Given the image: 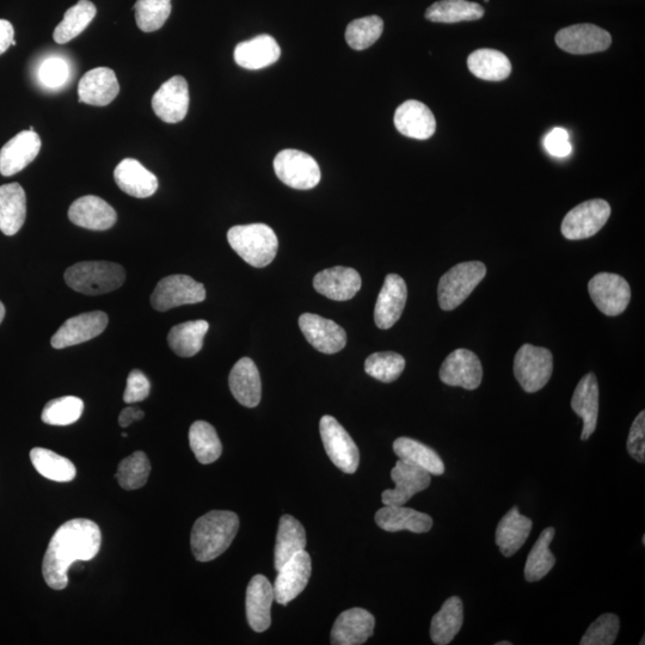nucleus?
Wrapping results in <instances>:
<instances>
[{"label":"nucleus","mask_w":645,"mask_h":645,"mask_svg":"<svg viewBox=\"0 0 645 645\" xmlns=\"http://www.w3.org/2000/svg\"><path fill=\"white\" fill-rule=\"evenodd\" d=\"M395 126L405 137L427 140L435 133L436 121L432 110L426 104L410 100L397 108Z\"/></svg>","instance_id":"a878e982"},{"label":"nucleus","mask_w":645,"mask_h":645,"mask_svg":"<svg viewBox=\"0 0 645 645\" xmlns=\"http://www.w3.org/2000/svg\"><path fill=\"white\" fill-rule=\"evenodd\" d=\"M145 413L138 408L129 407L121 411L119 416V425L122 428H127L135 421L143 420Z\"/></svg>","instance_id":"4d7b16f0"},{"label":"nucleus","mask_w":645,"mask_h":645,"mask_svg":"<svg viewBox=\"0 0 645 645\" xmlns=\"http://www.w3.org/2000/svg\"><path fill=\"white\" fill-rule=\"evenodd\" d=\"M171 0H137L134 5L135 21L144 33L161 29L171 14Z\"/></svg>","instance_id":"a18cd8bd"},{"label":"nucleus","mask_w":645,"mask_h":645,"mask_svg":"<svg viewBox=\"0 0 645 645\" xmlns=\"http://www.w3.org/2000/svg\"><path fill=\"white\" fill-rule=\"evenodd\" d=\"M376 619L373 614L362 608L344 611L331 630V644L361 645L374 634Z\"/></svg>","instance_id":"4be33fe9"},{"label":"nucleus","mask_w":645,"mask_h":645,"mask_svg":"<svg viewBox=\"0 0 645 645\" xmlns=\"http://www.w3.org/2000/svg\"><path fill=\"white\" fill-rule=\"evenodd\" d=\"M274 589L266 576L256 575L251 579L247 589V618L250 628L256 632L269 629L272 624V604Z\"/></svg>","instance_id":"b1692460"},{"label":"nucleus","mask_w":645,"mask_h":645,"mask_svg":"<svg viewBox=\"0 0 645 645\" xmlns=\"http://www.w3.org/2000/svg\"><path fill=\"white\" fill-rule=\"evenodd\" d=\"M483 16V6L468 0H440L426 11L427 20L434 23L477 21Z\"/></svg>","instance_id":"58836bf2"},{"label":"nucleus","mask_w":645,"mask_h":645,"mask_svg":"<svg viewBox=\"0 0 645 645\" xmlns=\"http://www.w3.org/2000/svg\"><path fill=\"white\" fill-rule=\"evenodd\" d=\"M70 67L61 58H49L43 61L39 70L40 81L49 89L60 88L69 79Z\"/></svg>","instance_id":"3c124183"},{"label":"nucleus","mask_w":645,"mask_h":645,"mask_svg":"<svg viewBox=\"0 0 645 645\" xmlns=\"http://www.w3.org/2000/svg\"><path fill=\"white\" fill-rule=\"evenodd\" d=\"M484 2H485V3H489V2H490V0H484Z\"/></svg>","instance_id":"052dcab7"},{"label":"nucleus","mask_w":645,"mask_h":645,"mask_svg":"<svg viewBox=\"0 0 645 645\" xmlns=\"http://www.w3.org/2000/svg\"><path fill=\"white\" fill-rule=\"evenodd\" d=\"M281 55L278 42L270 35H260L239 43L235 49L237 65L247 70H261L276 63Z\"/></svg>","instance_id":"7c9ffc66"},{"label":"nucleus","mask_w":645,"mask_h":645,"mask_svg":"<svg viewBox=\"0 0 645 645\" xmlns=\"http://www.w3.org/2000/svg\"><path fill=\"white\" fill-rule=\"evenodd\" d=\"M407 299V284L401 276L387 275L378 296L376 309H374V322L377 327L382 330L392 328L402 317Z\"/></svg>","instance_id":"aec40b11"},{"label":"nucleus","mask_w":645,"mask_h":645,"mask_svg":"<svg viewBox=\"0 0 645 645\" xmlns=\"http://www.w3.org/2000/svg\"><path fill=\"white\" fill-rule=\"evenodd\" d=\"M108 321L107 313L102 311L86 312L67 319L52 337V347L64 349L95 339L106 330Z\"/></svg>","instance_id":"4468645a"},{"label":"nucleus","mask_w":645,"mask_h":645,"mask_svg":"<svg viewBox=\"0 0 645 645\" xmlns=\"http://www.w3.org/2000/svg\"><path fill=\"white\" fill-rule=\"evenodd\" d=\"M468 67L472 75L488 82L505 81L512 72V64L507 55L488 48L471 53Z\"/></svg>","instance_id":"c9c22d12"},{"label":"nucleus","mask_w":645,"mask_h":645,"mask_svg":"<svg viewBox=\"0 0 645 645\" xmlns=\"http://www.w3.org/2000/svg\"><path fill=\"white\" fill-rule=\"evenodd\" d=\"M206 288L188 275H170L158 282L151 296L153 309L165 312L182 305L202 303Z\"/></svg>","instance_id":"0eeeda50"},{"label":"nucleus","mask_w":645,"mask_h":645,"mask_svg":"<svg viewBox=\"0 0 645 645\" xmlns=\"http://www.w3.org/2000/svg\"><path fill=\"white\" fill-rule=\"evenodd\" d=\"M4 317H5V307L2 304V301H0V324H2Z\"/></svg>","instance_id":"13d9d810"},{"label":"nucleus","mask_w":645,"mask_h":645,"mask_svg":"<svg viewBox=\"0 0 645 645\" xmlns=\"http://www.w3.org/2000/svg\"><path fill=\"white\" fill-rule=\"evenodd\" d=\"M442 383L476 390L482 383L483 368L478 356L469 349H457L447 356L439 372Z\"/></svg>","instance_id":"ddd939ff"},{"label":"nucleus","mask_w":645,"mask_h":645,"mask_svg":"<svg viewBox=\"0 0 645 645\" xmlns=\"http://www.w3.org/2000/svg\"><path fill=\"white\" fill-rule=\"evenodd\" d=\"M69 219L83 229L106 231L116 224L118 214L108 202L98 196L88 195L73 202Z\"/></svg>","instance_id":"412c9836"},{"label":"nucleus","mask_w":645,"mask_h":645,"mask_svg":"<svg viewBox=\"0 0 645 645\" xmlns=\"http://www.w3.org/2000/svg\"><path fill=\"white\" fill-rule=\"evenodd\" d=\"M487 275L482 262L459 263L439 281L438 298L442 310L452 311L462 305Z\"/></svg>","instance_id":"39448f33"},{"label":"nucleus","mask_w":645,"mask_h":645,"mask_svg":"<svg viewBox=\"0 0 645 645\" xmlns=\"http://www.w3.org/2000/svg\"><path fill=\"white\" fill-rule=\"evenodd\" d=\"M611 215V206L601 199L589 200L576 206L562 223V235L570 241H581L597 235Z\"/></svg>","instance_id":"9d476101"},{"label":"nucleus","mask_w":645,"mask_h":645,"mask_svg":"<svg viewBox=\"0 0 645 645\" xmlns=\"http://www.w3.org/2000/svg\"><path fill=\"white\" fill-rule=\"evenodd\" d=\"M533 522L527 516L519 513L518 507H513L496 528V544L501 554L512 557L526 543L532 531Z\"/></svg>","instance_id":"473e14b6"},{"label":"nucleus","mask_w":645,"mask_h":645,"mask_svg":"<svg viewBox=\"0 0 645 645\" xmlns=\"http://www.w3.org/2000/svg\"><path fill=\"white\" fill-rule=\"evenodd\" d=\"M227 241L251 267H267L278 254V237L266 224L233 226L227 232Z\"/></svg>","instance_id":"20e7f679"},{"label":"nucleus","mask_w":645,"mask_h":645,"mask_svg":"<svg viewBox=\"0 0 645 645\" xmlns=\"http://www.w3.org/2000/svg\"><path fill=\"white\" fill-rule=\"evenodd\" d=\"M208 329L210 324L202 319L175 325L168 335L169 347L181 358H192L204 347Z\"/></svg>","instance_id":"e433bc0d"},{"label":"nucleus","mask_w":645,"mask_h":645,"mask_svg":"<svg viewBox=\"0 0 645 645\" xmlns=\"http://www.w3.org/2000/svg\"><path fill=\"white\" fill-rule=\"evenodd\" d=\"M189 444L201 464L217 462L223 453L217 430L206 421H196L190 427Z\"/></svg>","instance_id":"37998d69"},{"label":"nucleus","mask_w":645,"mask_h":645,"mask_svg":"<svg viewBox=\"0 0 645 645\" xmlns=\"http://www.w3.org/2000/svg\"><path fill=\"white\" fill-rule=\"evenodd\" d=\"M153 112L167 124L186 118L189 109V88L186 79L175 76L165 82L152 98Z\"/></svg>","instance_id":"a211bd4d"},{"label":"nucleus","mask_w":645,"mask_h":645,"mask_svg":"<svg viewBox=\"0 0 645 645\" xmlns=\"http://www.w3.org/2000/svg\"><path fill=\"white\" fill-rule=\"evenodd\" d=\"M276 176L286 186L309 190L321 182V169L310 155L298 150H284L274 159Z\"/></svg>","instance_id":"1a4fd4ad"},{"label":"nucleus","mask_w":645,"mask_h":645,"mask_svg":"<svg viewBox=\"0 0 645 645\" xmlns=\"http://www.w3.org/2000/svg\"><path fill=\"white\" fill-rule=\"evenodd\" d=\"M463 622V601L458 597L447 599L432 619L430 638L436 645L450 644L462 629Z\"/></svg>","instance_id":"f704fd0d"},{"label":"nucleus","mask_w":645,"mask_h":645,"mask_svg":"<svg viewBox=\"0 0 645 645\" xmlns=\"http://www.w3.org/2000/svg\"><path fill=\"white\" fill-rule=\"evenodd\" d=\"M554 356L549 349L524 344L515 355L514 376L527 393L538 392L549 383Z\"/></svg>","instance_id":"423d86ee"},{"label":"nucleus","mask_w":645,"mask_h":645,"mask_svg":"<svg viewBox=\"0 0 645 645\" xmlns=\"http://www.w3.org/2000/svg\"><path fill=\"white\" fill-rule=\"evenodd\" d=\"M30 460H32L36 471L51 481L66 483L73 481L76 477L75 464L70 459L61 457L47 448H33L30 452Z\"/></svg>","instance_id":"a19ab883"},{"label":"nucleus","mask_w":645,"mask_h":645,"mask_svg":"<svg viewBox=\"0 0 645 645\" xmlns=\"http://www.w3.org/2000/svg\"><path fill=\"white\" fill-rule=\"evenodd\" d=\"M239 530L238 515L229 511H213L196 520L190 544L196 561L205 563L223 555L230 548Z\"/></svg>","instance_id":"f03ea898"},{"label":"nucleus","mask_w":645,"mask_h":645,"mask_svg":"<svg viewBox=\"0 0 645 645\" xmlns=\"http://www.w3.org/2000/svg\"><path fill=\"white\" fill-rule=\"evenodd\" d=\"M15 29L12 24L6 20H0V55L8 51L14 42Z\"/></svg>","instance_id":"6e6d98bb"},{"label":"nucleus","mask_w":645,"mask_h":645,"mask_svg":"<svg viewBox=\"0 0 645 645\" xmlns=\"http://www.w3.org/2000/svg\"><path fill=\"white\" fill-rule=\"evenodd\" d=\"M393 451L399 459L419 466L430 475L441 476L445 473V464L433 448L410 438H398L393 442Z\"/></svg>","instance_id":"4c0bfd02"},{"label":"nucleus","mask_w":645,"mask_h":645,"mask_svg":"<svg viewBox=\"0 0 645 645\" xmlns=\"http://www.w3.org/2000/svg\"><path fill=\"white\" fill-rule=\"evenodd\" d=\"M278 573L273 585L274 598L278 604L286 606L296 599L309 583L312 573L310 555L305 550L298 552Z\"/></svg>","instance_id":"dca6fc26"},{"label":"nucleus","mask_w":645,"mask_h":645,"mask_svg":"<svg viewBox=\"0 0 645 645\" xmlns=\"http://www.w3.org/2000/svg\"><path fill=\"white\" fill-rule=\"evenodd\" d=\"M64 278L73 291L86 296H100L124 285L126 272L118 263L88 261L67 268Z\"/></svg>","instance_id":"7ed1b4c3"},{"label":"nucleus","mask_w":645,"mask_h":645,"mask_svg":"<svg viewBox=\"0 0 645 645\" xmlns=\"http://www.w3.org/2000/svg\"><path fill=\"white\" fill-rule=\"evenodd\" d=\"M306 546L305 528L291 515L281 516L274 550V567L280 570Z\"/></svg>","instance_id":"72a5a7b5"},{"label":"nucleus","mask_w":645,"mask_h":645,"mask_svg":"<svg viewBox=\"0 0 645 645\" xmlns=\"http://www.w3.org/2000/svg\"><path fill=\"white\" fill-rule=\"evenodd\" d=\"M84 403L81 398L66 396L52 399L43 408L41 419L49 426H70L83 414Z\"/></svg>","instance_id":"c03bdc74"},{"label":"nucleus","mask_w":645,"mask_h":645,"mask_svg":"<svg viewBox=\"0 0 645 645\" xmlns=\"http://www.w3.org/2000/svg\"><path fill=\"white\" fill-rule=\"evenodd\" d=\"M569 133L564 128H555L544 139L545 150L557 158L568 157L573 151Z\"/></svg>","instance_id":"5fc2aeb1"},{"label":"nucleus","mask_w":645,"mask_h":645,"mask_svg":"<svg viewBox=\"0 0 645 645\" xmlns=\"http://www.w3.org/2000/svg\"><path fill=\"white\" fill-rule=\"evenodd\" d=\"M97 9L90 0H79V2L66 11L64 20L58 24L53 33V39L59 45L76 39L81 35L89 24L94 20Z\"/></svg>","instance_id":"ea45409f"},{"label":"nucleus","mask_w":645,"mask_h":645,"mask_svg":"<svg viewBox=\"0 0 645 645\" xmlns=\"http://www.w3.org/2000/svg\"><path fill=\"white\" fill-rule=\"evenodd\" d=\"M27 217V196L18 183L0 187V231L14 236L22 229Z\"/></svg>","instance_id":"c756f323"},{"label":"nucleus","mask_w":645,"mask_h":645,"mask_svg":"<svg viewBox=\"0 0 645 645\" xmlns=\"http://www.w3.org/2000/svg\"><path fill=\"white\" fill-rule=\"evenodd\" d=\"M362 280L353 268L335 267L323 270L313 279L315 290L335 301L353 299L361 290Z\"/></svg>","instance_id":"393cba45"},{"label":"nucleus","mask_w":645,"mask_h":645,"mask_svg":"<svg viewBox=\"0 0 645 645\" xmlns=\"http://www.w3.org/2000/svg\"><path fill=\"white\" fill-rule=\"evenodd\" d=\"M556 530L554 527L545 528L534 544L525 565V579L528 582H538L548 575L555 567L556 558L550 551V544L554 540Z\"/></svg>","instance_id":"79ce46f5"},{"label":"nucleus","mask_w":645,"mask_h":645,"mask_svg":"<svg viewBox=\"0 0 645 645\" xmlns=\"http://www.w3.org/2000/svg\"><path fill=\"white\" fill-rule=\"evenodd\" d=\"M102 534L96 522L73 519L61 525L49 542L42 563V574L49 587L63 591L69 583L71 565L91 561L101 549Z\"/></svg>","instance_id":"f257e3e1"},{"label":"nucleus","mask_w":645,"mask_h":645,"mask_svg":"<svg viewBox=\"0 0 645 645\" xmlns=\"http://www.w3.org/2000/svg\"><path fill=\"white\" fill-rule=\"evenodd\" d=\"M620 629V619L616 614H602L589 626L581 645H612L616 642Z\"/></svg>","instance_id":"8fccbe9b"},{"label":"nucleus","mask_w":645,"mask_h":645,"mask_svg":"<svg viewBox=\"0 0 645 645\" xmlns=\"http://www.w3.org/2000/svg\"><path fill=\"white\" fill-rule=\"evenodd\" d=\"M151 384L149 378L139 370L129 373L127 386L124 393V401L127 404L143 402L149 397Z\"/></svg>","instance_id":"603ef678"},{"label":"nucleus","mask_w":645,"mask_h":645,"mask_svg":"<svg viewBox=\"0 0 645 645\" xmlns=\"http://www.w3.org/2000/svg\"><path fill=\"white\" fill-rule=\"evenodd\" d=\"M589 296L598 309L606 316L622 315L631 300V288L622 276L600 273L589 281Z\"/></svg>","instance_id":"9b49d317"},{"label":"nucleus","mask_w":645,"mask_h":645,"mask_svg":"<svg viewBox=\"0 0 645 645\" xmlns=\"http://www.w3.org/2000/svg\"><path fill=\"white\" fill-rule=\"evenodd\" d=\"M392 481L396 488L385 490L382 494L384 506H404L416 494L429 488L432 475L414 464L399 459L391 471Z\"/></svg>","instance_id":"f8f14e48"},{"label":"nucleus","mask_w":645,"mask_h":645,"mask_svg":"<svg viewBox=\"0 0 645 645\" xmlns=\"http://www.w3.org/2000/svg\"><path fill=\"white\" fill-rule=\"evenodd\" d=\"M556 43L564 52L585 55L606 51L611 46L612 36L594 24H575L559 30Z\"/></svg>","instance_id":"2eb2a0df"},{"label":"nucleus","mask_w":645,"mask_h":645,"mask_svg":"<svg viewBox=\"0 0 645 645\" xmlns=\"http://www.w3.org/2000/svg\"><path fill=\"white\" fill-rule=\"evenodd\" d=\"M496 645H512V643L511 642H500V643H497Z\"/></svg>","instance_id":"bf43d9fd"},{"label":"nucleus","mask_w":645,"mask_h":645,"mask_svg":"<svg viewBox=\"0 0 645 645\" xmlns=\"http://www.w3.org/2000/svg\"><path fill=\"white\" fill-rule=\"evenodd\" d=\"M119 92L118 77L107 67L86 72L78 85L79 101L90 106H108L118 97Z\"/></svg>","instance_id":"5701e85b"},{"label":"nucleus","mask_w":645,"mask_h":645,"mask_svg":"<svg viewBox=\"0 0 645 645\" xmlns=\"http://www.w3.org/2000/svg\"><path fill=\"white\" fill-rule=\"evenodd\" d=\"M405 360L402 355L393 352H380L368 356L365 371L368 376L382 383H393L403 373Z\"/></svg>","instance_id":"09e8293b"},{"label":"nucleus","mask_w":645,"mask_h":645,"mask_svg":"<svg viewBox=\"0 0 645 645\" xmlns=\"http://www.w3.org/2000/svg\"><path fill=\"white\" fill-rule=\"evenodd\" d=\"M151 464L144 452H134L132 456L122 460L115 477L125 490L143 488L149 479Z\"/></svg>","instance_id":"de8ad7c7"},{"label":"nucleus","mask_w":645,"mask_h":645,"mask_svg":"<svg viewBox=\"0 0 645 645\" xmlns=\"http://www.w3.org/2000/svg\"><path fill=\"white\" fill-rule=\"evenodd\" d=\"M230 390L237 402L247 408H255L261 402L262 383L255 362L243 358L233 366L229 377Z\"/></svg>","instance_id":"c85d7f7f"},{"label":"nucleus","mask_w":645,"mask_h":645,"mask_svg":"<svg viewBox=\"0 0 645 645\" xmlns=\"http://www.w3.org/2000/svg\"><path fill=\"white\" fill-rule=\"evenodd\" d=\"M299 327L313 348L324 354H336L346 347L347 334L339 324L313 313L299 318Z\"/></svg>","instance_id":"f3484780"},{"label":"nucleus","mask_w":645,"mask_h":645,"mask_svg":"<svg viewBox=\"0 0 645 645\" xmlns=\"http://www.w3.org/2000/svg\"><path fill=\"white\" fill-rule=\"evenodd\" d=\"M319 430L331 462L344 473H355L359 468L360 452L347 430L330 415L322 417Z\"/></svg>","instance_id":"6e6552de"},{"label":"nucleus","mask_w":645,"mask_h":645,"mask_svg":"<svg viewBox=\"0 0 645 645\" xmlns=\"http://www.w3.org/2000/svg\"><path fill=\"white\" fill-rule=\"evenodd\" d=\"M571 408L583 421L581 440L587 441L597 429L599 416V384L594 373L580 380L571 398Z\"/></svg>","instance_id":"bb28decb"},{"label":"nucleus","mask_w":645,"mask_h":645,"mask_svg":"<svg viewBox=\"0 0 645 645\" xmlns=\"http://www.w3.org/2000/svg\"><path fill=\"white\" fill-rule=\"evenodd\" d=\"M383 30L384 22L379 16L359 18L348 24L346 40L350 48L364 51L380 39Z\"/></svg>","instance_id":"49530a36"},{"label":"nucleus","mask_w":645,"mask_h":645,"mask_svg":"<svg viewBox=\"0 0 645 645\" xmlns=\"http://www.w3.org/2000/svg\"><path fill=\"white\" fill-rule=\"evenodd\" d=\"M377 525L386 532L410 531L427 533L432 530L433 519L428 514L403 506H385L376 514Z\"/></svg>","instance_id":"2f4dec72"},{"label":"nucleus","mask_w":645,"mask_h":645,"mask_svg":"<svg viewBox=\"0 0 645 645\" xmlns=\"http://www.w3.org/2000/svg\"><path fill=\"white\" fill-rule=\"evenodd\" d=\"M41 139L34 131H23L10 139L0 150V174L10 177L26 169L41 150Z\"/></svg>","instance_id":"6ab92c4d"},{"label":"nucleus","mask_w":645,"mask_h":645,"mask_svg":"<svg viewBox=\"0 0 645 645\" xmlns=\"http://www.w3.org/2000/svg\"><path fill=\"white\" fill-rule=\"evenodd\" d=\"M114 178L122 192L137 199L150 198L159 186L157 176L132 158L124 159L115 168Z\"/></svg>","instance_id":"cd10ccee"},{"label":"nucleus","mask_w":645,"mask_h":645,"mask_svg":"<svg viewBox=\"0 0 645 645\" xmlns=\"http://www.w3.org/2000/svg\"><path fill=\"white\" fill-rule=\"evenodd\" d=\"M628 452L636 462L645 463V413L636 417L630 428L628 438Z\"/></svg>","instance_id":"864d4df0"}]
</instances>
